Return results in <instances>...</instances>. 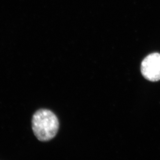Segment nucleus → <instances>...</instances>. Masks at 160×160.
Wrapping results in <instances>:
<instances>
[{
	"mask_svg": "<svg viewBox=\"0 0 160 160\" xmlns=\"http://www.w3.org/2000/svg\"><path fill=\"white\" fill-rule=\"evenodd\" d=\"M141 72L145 78L151 82L160 80V54L151 53L143 59Z\"/></svg>",
	"mask_w": 160,
	"mask_h": 160,
	"instance_id": "2",
	"label": "nucleus"
},
{
	"mask_svg": "<svg viewBox=\"0 0 160 160\" xmlns=\"http://www.w3.org/2000/svg\"><path fill=\"white\" fill-rule=\"evenodd\" d=\"M32 130L36 138L41 142H48L57 134L59 122L57 117L51 110L41 109L32 117Z\"/></svg>",
	"mask_w": 160,
	"mask_h": 160,
	"instance_id": "1",
	"label": "nucleus"
}]
</instances>
